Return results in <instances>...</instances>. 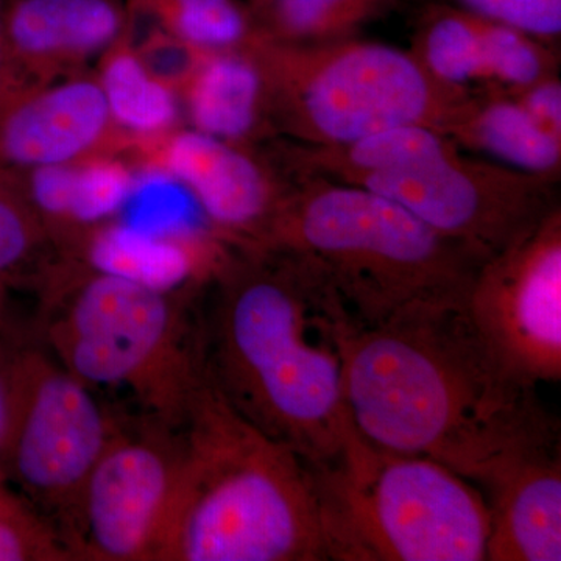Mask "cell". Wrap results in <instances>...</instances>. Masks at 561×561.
<instances>
[{
	"label": "cell",
	"mask_w": 561,
	"mask_h": 561,
	"mask_svg": "<svg viewBox=\"0 0 561 561\" xmlns=\"http://www.w3.org/2000/svg\"><path fill=\"white\" fill-rule=\"evenodd\" d=\"M0 173L31 203L61 256L84 231L116 219L138 181L131 165L119 154Z\"/></svg>",
	"instance_id": "e0dca14e"
},
{
	"label": "cell",
	"mask_w": 561,
	"mask_h": 561,
	"mask_svg": "<svg viewBox=\"0 0 561 561\" xmlns=\"http://www.w3.org/2000/svg\"><path fill=\"white\" fill-rule=\"evenodd\" d=\"M205 290H154L62 256L33 290V335L102 397L121 394L131 415L180 431L208 378Z\"/></svg>",
	"instance_id": "277c9868"
},
{
	"label": "cell",
	"mask_w": 561,
	"mask_h": 561,
	"mask_svg": "<svg viewBox=\"0 0 561 561\" xmlns=\"http://www.w3.org/2000/svg\"><path fill=\"white\" fill-rule=\"evenodd\" d=\"M206 371L221 397L308 467L350 427L343 386L348 323L305 265L265 249L231 251L202 298Z\"/></svg>",
	"instance_id": "7a4b0ae2"
},
{
	"label": "cell",
	"mask_w": 561,
	"mask_h": 561,
	"mask_svg": "<svg viewBox=\"0 0 561 561\" xmlns=\"http://www.w3.org/2000/svg\"><path fill=\"white\" fill-rule=\"evenodd\" d=\"M241 47L260 69L272 139L335 146L400 125L440 130L471 92L435 80L411 50L357 36L284 43L251 31Z\"/></svg>",
	"instance_id": "52a82bcc"
},
{
	"label": "cell",
	"mask_w": 561,
	"mask_h": 561,
	"mask_svg": "<svg viewBox=\"0 0 561 561\" xmlns=\"http://www.w3.org/2000/svg\"><path fill=\"white\" fill-rule=\"evenodd\" d=\"M557 183L456 149L345 184L389 198L485 262L529 234L560 206Z\"/></svg>",
	"instance_id": "9c48e42d"
},
{
	"label": "cell",
	"mask_w": 561,
	"mask_h": 561,
	"mask_svg": "<svg viewBox=\"0 0 561 561\" xmlns=\"http://www.w3.org/2000/svg\"><path fill=\"white\" fill-rule=\"evenodd\" d=\"M309 470L328 560L485 561V494L445 465L371 445L350 423Z\"/></svg>",
	"instance_id": "8992f818"
},
{
	"label": "cell",
	"mask_w": 561,
	"mask_h": 561,
	"mask_svg": "<svg viewBox=\"0 0 561 561\" xmlns=\"http://www.w3.org/2000/svg\"><path fill=\"white\" fill-rule=\"evenodd\" d=\"M502 367L538 387L561 379V208L483 262L465 300Z\"/></svg>",
	"instance_id": "8fae6325"
},
{
	"label": "cell",
	"mask_w": 561,
	"mask_h": 561,
	"mask_svg": "<svg viewBox=\"0 0 561 561\" xmlns=\"http://www.w3.org/2000/svg\"><path fill=\"white\" fill-rule=\"evenodd\" d=\"M130 47L151 79L175 95L190 83L208 51L162 28L150 32Z\"/></svg>",
	"instance_id": "484cf974"
},
{
	"label": "cell",
	"mask_w": 561,
	"mask_h": 561,
	"mask_svg": "<svg viewBox=\"0 0 561 561\" xmlns=\"http://www.w3.org/2000/svg\"><path fill=\"white\" fill-rule=\"evenodd\" d=\"M5 294L7 290H3L2 287H0V321L5 319V317H3V301H5Z\"/></svg>",
	"instance_id": "1f68e13d"
},
{
	"label": "cell",
	"mask_w": 561,
	"mask_h": 561,
	"mask_svg": "<svg viewBox=\"0 0 561 561\" xmlns=\"http://www.w3.org/2000/svg\"><path fill=\"white\" fill-rule=\"evenodd\" d=\"M13 332L7 328L5 320L0 321V443L5 432L7 412H9L10 359L13 346Z\"/></svg>",
	"instance_id": "f1b7e54d"
},
{
	"label": "cell",
	"mask_w": 561,
	"mask_h": 561,
	"mask_svg": "<svg viewBox=\"0 0 561 561\" xmlns=\"http://www.w3.org/2000/svg\"><path fill=\"white\" fill-rule=\"evenodd\" d=\"M95 77L114 124L131 138H150L176 128V95L151 79L124 36L102 55Z\"/></svg>",
	"instance_id": "44dd1931"
},
{
	"label": "cell",
	"mask_w": 561,
	"mask_h": 561,
	"mask_svg": "<svg viewBox=\"0 0 561 561\" xmlns=\"http://www.w3.org/2000/svg\"><path fill=\"white\" fill-rule=\"evenodd\" d=\"M131 142L114 124L92 73L47 83L16 80L0 92V171L121 154Z\"/></svg>",
	"instance_id": "4fadbf2b"
},
{
	"label": "cell",
	"mask_w": 561,
	"mask_h": 561,
	"mask_svg": "<svg viewBox=\"0 0 561 561\" xmlns=\"http://www.w3.org/2000/svg\"><path fill=\"white\" fill-rule=\"evenodd\" d=\"M234 247L210 228L142 227L117 219L79 236L62 256L154 290H203Z\"/></svg>",
	"instance_id": "9a60e30c"
},
{
	"label": "cell",
	"mask_w": 561,
	"mask_h": 561,
	"mask_svg": "<svg viewBox=\"0 0 561 561\" xmlns=\"http://www.w3.org/2000/svg\"><path fill=\"white\" fill-rule=\"evenodd\" d=\"M485 20L511 25L556 47L561 35V0H440Z\"/></svg>",
	"instance_id": "4316f807"
},
{
	"label": "cell",
	"mask_w": 561,
	"mask_h": 561,
	"mask_svg": "<svg viewBox=\"0 0 561 561\" xmlns=\"http://www.w3.org/2000/svg\"><path fill=\"white\" fill-rule=\"evenodd\" d=\"M3 485H5V481H3L2 476H0V490L3 489Z\"/></svg>",
	"instance_id": "d6a6232c"
},
{
	"label": "cell",
	"mask_w": 561,
	"mask_h": 561,
	"mask_svg": "<svg viewBox=\"0 0 561 561\" xmlns=\"http://www.w3.org/2000/svg\"><path fill=\"white\" fill-rule=\"evenodd\" d=\"M411 51L445 87L474 91L485 83L481 16L470 11L431 0L420 11Z\"/></svg>",
	"instance_id": "ffe728a7"
},
{
	"label": "cell",
	"mask_w": 561,
	"mask_h": 561,
	"mask_svg": "<svg viewBox=\"0 0 561 561\" xmlns=\"http://www.w3.org/2000/svg\"><path fill=\"white\" fill-rule=\"evenodd\" d=\"M291 187L254 249L280 251L330 291L351 330L421 306L467 300L483 264L375 192L291 175Z\"/></svg>",
	"instance_id": "5b68a950"
},
{
	"label": "cell",
	"mask_w": 561,
	"mask_h": 561,
	"mask_svg": "<svg viewBox=\"0 0 561 561\" xmlns=\"http://www.w3.org/2000/svg\"><path fill=\"white\" fill-rule=\"evenodd\" d=\"M60 250L27 198L0 173V287L38 286Z\"/></svg>",
	"instance_id": "603a6c76"
},
{
	"label": "cell",
	"mask_w": 561,
	"mask_h": 561,
	"mask_svg": "<svg viewBox=\"0 0 561 561\" xmlns=\"http://www.w3.org/2000/svg\"><path fill=\"white\" fill-rule=\"evenodd\" d=\"M180 95L194 130L242 146L272 139L261 72L242 47L206 51Z\"/></svg>",
	"instance_id": "d6986e66"
},
{
	"label": "cell",
	"mask_w": 561,
	"mask_h": 561,
	"mask_svg": "<svg viewBox=\"0 0 561 561\" xmlns=\"http://www.w3.org/2000/svg\"><path fill=\"white\" fill-rule=\"evenodd\" d=\"M128 151L144 171L176 181L210 230L238 249L260 245L294 181L264 144L242 146L194 128L135 139Z\"/></svg>",
	"instance_id": "7c38bea8"
},
{
	"label": "cell",
	"mask_w": 561,
	"mask_h": 561,
	"mask_svg": "<svg viewBox=\"0 0 561 561\" xmlns=\"http://www.w3.org/2000/svg\"><path fill=\"white\" fill-rule=\"evenodd\" d=\"M14 79L9 50H7L5 32H3V0H0V92L7 90Z\"/></svg>",
	"instance_id": "f546056e"
},
{
	"label": "cell",
	"mask_w": 561,
	"mask_h": 561,
	"mask_svg": "<svg viewBox=\"0 0 561 561\" xmlns=\"http://www.w3.org/2000/svg\"><path fill=\"white\" fill-rule=\"evenodd\" d=\"M343 386L351 424L365 440L438 461L483 489L516 460L560 448L559 424L537 387L502 367L465 301L350 328Z\"/></svg>",
	"instance_id": "6da1fadb"
},
{
	"label": "cell",
	"mask_w": 561,
	"mask_h": 561,
	"mask_svg": "<svg viewBox=\"0 0 561 561\" xmlns=\"http://www.w3.org/2000/svg\"><path fill=\"white\" fill-rule=\"evenodd\" d=\"M485 491V561L561 560L560 448L516 460Z\"/></svg>",
	"instance_id": "2e32d148"
},
{
	"label": "cell",
	"mask_w": 561,
	"mask_h": 561,
	"mask_svg": "<svg viewBox=\"0 0 561 561\" xmlns=\"http://www.w3.org/2000/svg\"><path fill=\"white\" fill-rule=\"evenodd\" d=\"M460 149L507 168L560 181L561 139L540 127L518 101L500 90H474L440 128Z\"/></svg>",
	"instance_id": "ac0fdd59"
},
{
	"label": "cell",
	"mask_w": 561,
	"mask_h": 561,
	"mask_svg": "<svg viewBox=\"0 0 561 561\" xmlns=\"http://www.w3.org/2000/svg\"><path fill=\"white\" fill-rule=\"evenodd\" d=\"M398 0H272L251 14L253 31L284 43L353 38L362 25L383 16Z\"/></svg>",
	"instance_id": "7402d4cb"
},
{
	"label": "cell",
	"mask_w": 561,
	"mask_h": 561,
	"mask_svg": "<svg viewBox=\"0 0 561 561\" xmlns=\"http://www.w3.org/2000/svg\"><path fill=\"white\" fill-rule=\"evenodd\" d=\"M121 415L35 335L14 334L0 476L62 531Z\"/></svg>",
	"instance_id": "ba28073f"
},
{
	"label": "cell",
	"mask_w": 561,
	"mask_h": 561,
	"mask_svg": "<svg viewBox=\"0 0 561 561\" xmlns=\"http://www.w3.org/2000/svg\"><path fill=\"white\" fill-rule=\"evenodd\" d=\"M0 561H76L57 524L7 483L0 490Z\"/></svg>",
	"instance_id": "d4e9b609"
},
{
	"label": "cell",
	"mask_w": 561,
	"mask_h": 561,
	"mask_svg": "<svg viewBox=\"0 0 561 561\" xmlns=\"http://www.w3.org/2000/svg\"><path fill=\"white\" fill-rule=\"evenodd\" d=\"M181 438L154 561H328L308 465L236 412L209 376Z\"/></svg>",
	"instance_id": "3957f363"
},
{
	"label": "cell",
	"mask_w": 561,
	"mask_h": 561,
	"mask_svg": "<svg viewBox=\"0 0 561 561\" xmlns=\"http://www.w3.org/2000/svg\"><path fill=\"white\" fill-rule=\"evenodd\" d=\"M546 131L561 139V81L559 76L508 92Z\"/></svg>",
	"instance_id": "83f0119b"
},
{
	"label": "cell",
	"mask_w": 561,
	"mask_h": 561,
	"mask_svg": "<svg viewBox=\"0 0 561 561\" xmlns=\"http://www.w3.org/2000/svg\"><path fill=\"white\" fill-rule=\"evenodd\" d=\"M272 0H245L247 7H249L250 13L254 14L271 3Z\"/></svg>",
	"instance_id": "4dcf8cb0"
},
{
	"label": "cell",
	"mask_w": 561,
	"mask_h": 561,
	"mask_svg": "<svg viewBox=\"0 0 561 561\" xmlns=\"http://www.w3.org/2000/svg\"><path fill=\"white\" fill-rule=\"evenodd\" d=\"M127 0H3L14 79L47 83L84 66L124 36Z\"/></svg>",
	"instance_id": "5bb4252c"
},
{
	"label": "cell",
	"mask_w": 561,
	"mask_h": 561,
	"mask_svg": "<svg viewBox=\"0 0 561 561\" xmlns=\"http://www.w3.org/2000/svg\"><path fill=\"white\" fill-rule=\"evenodd\" d=\"M483 76L481 90L515 92L559 76L556 47L529 33L481 16Z\"/></svg>",
	"instance_id": "cb8c5ba5"
},
{
	"label": "cell",
	"mask_w": 561,
	"mask_h": 561,
	"mask_svg": "<svg viewBox=\"0 0 561 561\" xmlns=\"http://www.w3.org/2000/svg\"><path fill=\"white\" fill-rule=\"evenodd\" d=\"M181 456V430L122 411L62 527L73 560L154 561Z\"/></svg>",
	"instance_id": "30bf717a"
}]
</instances>
